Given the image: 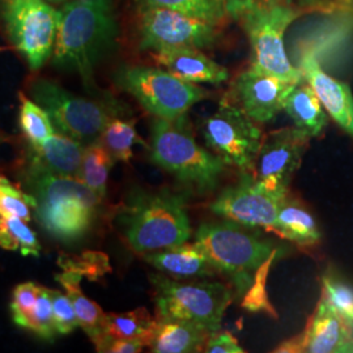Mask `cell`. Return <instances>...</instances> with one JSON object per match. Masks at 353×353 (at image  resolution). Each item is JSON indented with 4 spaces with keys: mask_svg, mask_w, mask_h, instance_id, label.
I'll list each match as a JSON object with an SVG mask.
<instances>
[{
    "mask_svg": "<svg viewBox=\"0 0 353 353\" xmlns=\"http://www.w3.org/2000/svg\"><path fill=\"white\" fill-rule=\"evenodd\" d=\"M26 188L37 201L38 224L51 239L74 245L90 232L102 199L79 178L26 170Z\"/></svg>",
    "mask_w": 353,
    "mask_h": 353,
    "instance_id": "obj_3",
    "label": "cell"
},
{
    "mask_svg": "<svg viewBox=\"0 0 353 353\" xmlns=\"http://www.w3.org/2000/svg\"><path fill=\"white\" fill-rule=\"evenodd\" d=\"M305 8H327L336 7V0H287Z\"/></svg>",
    "mask_w": 353,
    "mask_h": 353,
    "instance_id": "obj_40",
    "label": "cell"
},
{
    "mask_svg": "<svg viewBox=\"0 0 353 353\" xmlns=\"http://www.w3.org/2000/svg\"><path fill=\"white\" fill-rule=\"evenodd\" d=\"M203 352L207 353H243L237 339L227 331L211 332L204 344Z\"/></svg>",
    "mask_w": 353,
    "mask_h": 353,
    "instance_id": "obj_37",
    "label": "cell"
},
{
    "mask_svg": "<svg viewBox=\"0 0 353 353\" xmlns=\"http://www.w3.org/2000/svg\"><path fill=\"white\" fill-rule=\"evenodd\" d=\"M207 147L224 163L252 172L262 145V130L234 102L224 99L202 125Z\"/></svg>",
    "mask_w": 353,
    "mask_h": 353,
    "instance_id": "obj_11",
    "label": "cell"
},
{
    "mask_svg": "<svg viewBox=\"0 0 353 353\" xmlns=\"http://www.w3.org/2000/svg\"><path fill=\"white\" fill-rule=\"evenodd\" d=\"M115 80L154 118L176 119L210 97L208 90L154 67H122Z\"/></svg>",
    "mask_w": 353,
    "mask_h": 353,
    "instance_id": "obj_9",
    "label": "cell"
},
{
    "mask_svg": "<svg viewBox=\"0 0 353 353\" xmlns=\"http://www.w3.org/2000/svg\"><path fill=\"white\" fill-rule=\"evenodd\" d=\"M272 229L287 240L299 245H316L321 240V230L316 219L299 202L283 201Z\"/></svg>",
    "mask_w": 353,
    "mask_h": 353,
    "instance_id": "obj_24",
    "label": "cell"
},
{
    "mask_svg": "<svg viewBox=\"0 0 353 353\" xmlns=\"http://www.w3.org/2000/svg\"><path fill=\"white\" fill-rule=\"evenodd\" d=\"M310 138L297 127L280 128L267 134L252 173L256 182L279 198H287L290 182L299 170Z\"/></svg>",
    "mask_w": 353,
    "mask_h": 353,
    "instance_id": "obj_13",
    "label": "cell"
},
{
    "mask_svg": "<svg viewBox=\"0 0 353 353\" xmlns=\"http://www.w3.org/2000/svg\"><path fill=\"white\" fill-rule=\"evenodd\" d=\"M0 246L6 250L20 252L24 256H39L41 252L34 232L19 217L0 216Z\"/></svg>",
    "mask_w": 353,
    "mask_h": 353,
    "instance_id": "obj_29",
    "label": "cell"
},
{
    "mask_svg": "<svg viewBox=\"0 0 353 353\" xmlns=\"http://www.w3.org/2000/svg\"><path fill=\"white\" fill-rule=\"evenodd\" d=\"M194 243L217 272L229 278L240 296L248 293L258 270L278 252L270 241L245 232L230 220L203 224Z\"/></svg>",
    "mask_w": 353,
    "mask_h": 353,
    "instance_id": "obj_5",
    "label": "cell"
},
{
    "mask_svg": "<svg viewBox=\"0 0 353 353\" xmlns=\"http://www.w3.org/2000/svg\"><path fill=\"white\" fill-rule=\"evenodd\" d=\"M353 0H336V7H343V8H347L352 4Z\"/></svg>",
    "mask_w": 353,
    "mask_h": 353,
    "instance_id": "obj_41",
    "label": "cell"
},
{
    "mask_svg": "<svg viewBox=\"0 0 353 353\" xmlns=\"http://www.w3.org/2000/svg\"><path fill=\"white\" fill-rule=\"evenodd\" d=\"M48 1H52V3H59V1H65V0H48Z\"/></svg>",
    "mask_w": 353,
    "mask_h": 353,
    "instance_id": "obj_42",
    "label": "cell"
},
{
    "mask_svg": "<svg viewBox=\"0 0 353 353\" xmlns=\"http://www.w3.org/2000/svg\"><path fill=\"white\" fill-rule=\"evenodd\" d=\"M30 96L50 115L57 131L85 145L100 139L108 123L127 112L126 106L112 96L100 99L76 96L45 79L32 83Z\"/></svg>",
    "mask_w": 353,
    "mask_h": 353,
    "instance_id": "obj_6",
    "label": "cell"
},
{
    "mask_svg": "<svg viewBox=\"0 0 353 353\" xmlns=\"http://www.w3.org/2000/svg\"><path fill=\"white\" fill-rule=\"evenodd\" d=\"M4 50V49H3V48H0V51H3Z\"/></svg>",
    "mask_w": 353,
    "mask_h": 353,
    "instance_id": "obj_43",
    "label": "cell"
},
{
    "mask_svg": "<svg viewBox=\"0 0 353 353\" xmlns=\"http://www.w3.org/2000/svg\"><path fill=\"white\" fill-rule=\"evenodd\" d=\"M284 110L294 122V126L305 132L310 139L322 134L327 126V115L309 84H296L284 102Z\"/></svg>",
    "mask_w": 353,
    "mask_h": 353,
    "instance_id": "obj_23",
    "label": "cell"
},
{
    "mask_svg": "<svg viewBox=\"0 0 353 353\" xmlns=\"http://www.w3.org/2000/svg\"><path fill=\"white\" fill-rule=\"evenodd\" d=\"M276 352H353L350 323L321 297L303 334L285 341Z\"/></svg>",
    "mask_w": 353,
    "mask_h": 353,
    "instance_id": "obj_16",
    "label": "cell"
},
{
    "mask_svg": "<svg viewBox=\"0 0 353 353\" xmlns=\"http://www.w3.org/2000/svg\"><path fill=\"white\" fill-rule=\"evenodd\" d=\"M153 323L154 319L145 307L127 313H109L105 316L103 339H141L145 343Z\"/></svg>",
    "mask_w": 353,
    "mask_h": 353,
    "instance_id": "obj_26",
    "label": "cell"
},
{
    "mask_svg": "<svg viewBox=\"0 0 353 353\" xmlns=\"http://www.w3.org/2000/svg\"><path fill=\"white\" fill-rule=\"evenodd\" d=\"M154 59L170 74L194 84L208 83L219 85L229 77L227 68L204 55L201 49H165L154 52Z\"/></svg>",
    "mask_w": 353,
    "mask_h": 353,
    "instance_id": "obj_19",
    "label": "cell"
},
{
    "mask_svg": "<svg viewBox=\"0 0 353 353\" xmlns=\"http://www.w3.org/2000/svg\"><path fill=\"white\" fill-rule=\"evenodd\" d=\"M87 145L57 131L28 148V170L51 176L79 178Z\"/></svg>",
    "mask_w": 353,
    "mask_h": 353,
    "instance_id": "obj_18",
    "label": "cell"
},
{
    "mask_svg": "<svg viewBox=\"0 0 353 353\" xmlns=\"http://www.w3.org/2000/svg\"><path fill=\"white\" fill-rule=\"evenodd\" d=\"M227 1V11L229 19L239 21L241 17L252 8L265 4L272 0H225Z\"/></svg>",
    "mask_w": 353,
    "mask_h": 353,
    "instance_id": "obj_39",
    "label": "cell"
},
{
    "mask_svg": "<svg viewBox=\"0 0 353 353\" xmlns=\"http://www.w3.org/2000/svg\"><path fill=\"white\" fill-rule=\"evenodd\" d=\"M157 318L186 321L208 332L221 328L233 290L219 281L179 283L161 274L150 275Z\"/></svg>",
    "mask_w": 353,
    "mask_h": 353,
    "instance_id": "obj_7",
    "label": "cell"
},
{
    "mask_svg": "<svg viewBox=\"0 0 353 353\" xmlns=\"http://www.w3.org/2000/svg\"><path fill=\"white\" fill-rule=\"evenodd\" d=\"M37 207L36 198L0 174V216L19 217L26 223Z\"/></svg>",
    "mask_w": 353,
    "mask_h": 353,
    "instance_id": "obj_31",
    "label": "cell"
},
{
    "mask_svg": "<svg viewBox=\"0 0 353 353\" xmlns=\"http://www.w3.org/2000/svg\"><path fill=\"white\" fill-rule=\"evenodd\" d=\"M114 160L112 154L103 148L100 141H94L87 145L79 179L85 183L100 199H105L108 191V179L113 168Z\"/></svg>",
    "mask_w": 353,
    "mask_h": 353,
    "instance_id": "obj_25",
    "label": "cell"
},
{
    "mask_svg": "<svg viewBox=\"0 0 353 353\" xmlns=\"http://www.w3.org/2000/svg\"><path fill=\"white\" fill-rule=\"evenodd\" d=\"M20 99L21 108L19 123L23 134L30 144H38L48 139L54 132H57L50 115L41 105H38L34 100L26 99L24 94H21Z\"/></svg>",
    "mask_w": 353,
    "mask_h": 353,
    "instance_id": "obj_30",
    "label": "cell"
},
{
    "mask_svg": "<svg viewBox=\"0 0 353 353\" xmlns=\"http://www.w3.org/2000/svg\"><path fill=\"white\" fill-rule=\"evenodd\" d=\"M59 265L63 268V272L58 274L55 279L63 287L65 293L74 303L80 328L84 330V332L88 335L89 339L96 347L105 335L106 314L102 312L99 303L89 300L80 288V283L85 275L74 265Z\"/></svg>",
    "mask_w": 353,
    "mask_h": 353,
    "instance_id": "obj_22",
    "label": "cell"
},
{
    "mask_svg": "<svg viewBox=\"0 0 353 353\" xmlns=\"http://www.w3.org/2000/svg\"><path fill=\"white\" fill-rule=\"evenodd\" d=\"M59 11L48 0H0V21L13 46L32 70H38L54 50Z\"/></svg>",
    "mask_w": 353,
    "mask_h": 353,
    "instance_id": "obj_10",
    "label": "cell"
},
{
    "mask_svg": "<svg viewBox=\"0 0 353 353\" xmlns=\"http://www.w3.org/2000/svg\"><path fill=\"white\" fill-rule=\"evenodd\" d=\"M274 258L275 256L270 258L265 265L258 270L255 279H254V283H252L250 290H248L250 293H249V296L246 297V300L243 303V307H246L252 312L268 309L272 313L271 306H270V303L267 301V297H265V280L267 278V271H268L270 263L274 261Z\"/></svg>",
    "mask_w": 353,
    "mask_h": 353,
    "instance_id": "obj_36",
    "label": "cell"
},
{
    "mask_svg": "<svg viewBox=\"0 0 353 353\" xmlns=\"http://www.w3.org/2000/svg\"><path fill=\"white\" fill-rule=\"evenodd\" d=\"M210 334L186 321L156 318L145 344L153 353L199 352Z\"/></svg>",
    "mask_w": 353,
    "mask_h": 353,
    "instance_id": "obj_21",
    "label": "cell"
},
{
    "mask_svg": "<svg viewBox=\"0 0 353 353\" xmlns=\"http://www.w3.org/2000/svg\"><path fill=\"white\" fill-rule=\"evenodd\" d=\"M148 151L153 164L199 194L216 189L228 166L216 153L196 143L188 114L176 119L154 118Z\"/></svg>",
    "mask_w": 353,
    "mask_h": 353,
    "instance_id": "obj_4",
    "label": "cell"
},
{
    "mask_svg": "<svg viewBox=\"0 0 353 353\" xmlns=\"http://www.w3.org/2000/svg\"><path fill=\"white\" fill-rule=\"evenodd\" d=\"M296 84L249 68L236 77L230 96L233 102L258 125L272 121Z\"/></svg>",
    "mask_w": 353,
    "mask_h": 353,
    "instance_id": "obj_15",
    "label": "cell"
},
{
    "mask_svg": "<svg viewBox=\"0 0 353 353\" xmlns=\"http://www.w3.org/2000/svg\"><path fill=\"white\" fill-rule=\"evenodd\" d=\"M117 37L112 0H72L59 10L52 63L75 71L87 87L93 71Z\"/></svg>",
    "mask_w": 353,
    "mask_h": 353,
    "instance_id": "obj_1",
    "label": "cell"
},
{
    "mask_svg": "<svg viewBox=\"0 0 353 353\" xmlns=\"http://www.w3.org/2000/svg\"><path fill=\"white\" fill-rule=\"evenodd\" d=\"M297 17V10L283 0L258 6L241 17L252 48V68L292 84L305 81L301 70L290 63L284 49V33Z\"/></svg>",
    "mask_w": 353,
    "mask_h": 353,
    "instance_id": "obj_8",
    "label": "cell"
},
{
    "mask_svg": "<svg viewBox=\"0 0 353 353\" xmlns=\"http://www.w3.org/2000/svg\"><path fill=\"white\" fill-rule=\"evenodd\" d=\"M138 7H165L220 26L229 19L225 0H137Z\"/></svg>",
    "mask_w": 353,
    "mask_h": 353,
    "instance_id": "obj_28",
    "label": "cell"
},
{
    "mask_svg": "<svg viewBox=\"0 0 353 353\" xmlns=\"http://www.w3.org/2000/svg\"><path fill=\"white\" fill-rule=\"evenodd\" d=\"M50 297L54 321L58 334L67 335L74 332L76 328L80 327L74 303L68 297V294L59 290H50Z\"/></svg>",
    "mask_w": 353,
    "mask_h": 353,
    "instance_id": "obj_35",
    "label": "cell"
},
{
    "mask_svg": "<svg viewBox=\"0 0 353 353\" xmlns=\"http://www.w3.org/2000/svg\"><path fill=\"white\" fill-rule=\"evenodd\" d=\"M284 199L263 189L250 172H242L239 183L224 190L210 210L242 227L272 228Z\"/></svg>",
    "mask_w": 353,
    "mask_h": 353,
    "instance_id": "obj_14",
    "label": "cell"
},
{
    "mask_svg": "<svg viewBox=\"0 0 353 353\" xmlns=\"http://www.w3.org/2000/svg\"><path fill=\"white\" fill-rule=\"evenodd\" d=\"M26 328L46 341H52L58 334L54 321L49 288L41 287L36 305L33 306L30 314L28 316Z\"/></svg>",
    "mask_w": 353,
    "mask_h": 353,
    "instance_id": "obj_32",
    "label": "cell"
},
{
    "mask_svg": "<svg viewBox=\"0 0 353 353\" xmlns=\"http://www.w3.org/2000/svg\"><path fill=\"white\" fill-rule=\"evenodd\" d=\"M145 347L141 339H103L96 347L97 352L137 353Z\"/></svg>",
    "mask_w": 353,
    "mask_h": 353,
    "instance_id": "obj_38",
    "label": "cell"
},
{
    "mask_svg": "<svg viewBox=\"0 0 353 353\" xmlns=\"http://www.w3.org/2000/svg\"><path fill=\"white\" fill-rule=\"evenodd\" d=\"M118 224L139 254L182 245L191 237L186 196L170 189L134 190L118 212Z\"/></svg>",
    "mask_w": 353,
    "mask_h": 353,
    "instance_id": "obj_2",
    "label": "cell"
},
{
    "mask_svg": "<svg viewBox=\"0 0 353 353\" xmlns=\"http://www.w3.org/2000/svg\"><path fill=\"white\" fill-rule=\"evenodd\" d=\"M97 141L101 143L115 161L122 163H128L131 160L134 145L144 144L137 131V121L123 119L122 117L110 121Z\"/></svg>",
    "mask_w": 353,
    "mask_h": 353,
    "instance_id": "obj_27",
    "label": "cell"
},
{
    "mask_svg": "<svg viewBox=\"0 0 353 353\" xmlns=\"http://www.w3.org/2000/svg\"><path fill=\"white\" fill-rule=\"evenodd\" d=\"M41 285L33 281L19 284L12 292L11 300V314L13 322L19 327L26 328L28 316L30 314L33 306L36 305Z\"/></svg>",
    "mask_w": 353,
    "mask_h": 353,
    "instance_id": "obj_34",
    "label": "cell"
},
{
    "mask_svg": "<svg viewBox=\"0 0 353 353\" xmlns=\"http://www.w3.org/2000/svg\"><path fill=\"white\" fill-rule=\"evenodd\" d=\"M299 68L328 115L353 139V94L350 85L326 74L316 52L309 49L301 54Z\"/></svg>",
    "mask_w": 353,
    "mask_h": 353,
    "instance_id": "obj_17",
    "label": "cell"
},
{
    "mask_svg": "<svg viewBox=\"0 0 353 353\" xmlns=\"http://www.w3.org/2000/svg\"><path fill=\"white\" fill-rule=\"evenodd\" d=\"M140 11V48L154 52L174 48H210L217 26L165 7H143Z\"/></svg>",
    "mask_w": 353,
    "mask_h": 353,
    "instance_id": "obj_12",
    "label": "cell"
},
{
    "mask_svg": "<svg viewBox=\"0 0 353 353\" xmlns=\"http://www.w3.org/2000/svg\"><path fill=\"white\" fill-rule=\"evenodd\" d=\"M322 297L339 316L353 325V288L350 284L326 274L322 278Z\"/></svg>",
    "mask_w": 353,
    "mask_h": 353,
    "instance_id": "obj_33",
    "label": "cell"
},
{
    "mask_svg": "<svg viewBox=\"0 0 353 353\" xmlns=\"http://www.w3.org/2000/svg\"><path fill=\"white\" fill-rule=\"evenodd\" d=\"M144 261L161 274L174 279L208 278L217 272L205 254L195 243H182L156 252H145Z\"/></svg>",
    "mask_w": 353,
    "mask_h": 353,
    "instance_id": "obj_20",
    "label": "cell"
}]
</instances>
